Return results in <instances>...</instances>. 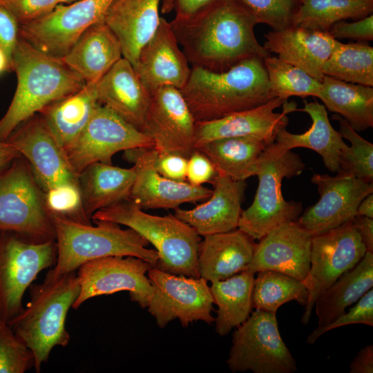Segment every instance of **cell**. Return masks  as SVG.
<instances>
[{
    "label": "cell",
    "instance_id": "74e56055",
    "mask_svg": "<svg viewBox=\"0 0 373 373\" xmlns=\"http://www.w3.org/2000/svg\"><path fill=\"white\" fill-rule=\"evenodd\" d=\"M257 273L252 295L253 308L276 313L281 305L291 300L306 305L308 292L302 281L273 270Z\"/></svg>",
    "mask_w": 373,
    "mask_h": 373
},
{
    "label": "cell",
    "instance_id": "ba28073f",
    "mask_svg": "<svg viewBox=\"0 0 373 373\" xmlns=\"http://www.w3.org/2000/svg\"><path fill=\"white\" fill-rule=\"evenodd\" d=\"M0 231L12 232L33 242L55 240L44 192L22 156L0 169Z\"/></svg>",
    "mask_w": 373,
    "mask_h": 373
},
{
    "label": "cell",
    "instance_id": "ac0fdd59",
    "mask_svg": "<svg viewBox=\"0 0 373 373\" xmlns=\"http://www.w3.org/2000/svg\"><path fill=\"white\" fill-rule=\"evenodd\" d=\"M157 151L139 147L124 151L123 158L133 164L135 177L130 200L143 209H176L182 204L207 200L212 190L178 182L162 175L156 169Z\"/></svg>",
    "mask_w": 373,
    "mask_h": 373
},
{
    "label": "cell",
    "instance_id": "30bf717a",
    "mask_svg": "<svg viewBox=\"0 0 373 373\" xmlns=\"http://www.w3.org/2000/svg\"><path fill=\"white\" fill-rule=\"evenodd\" d=\"M227 361L233 372L294 373L296 362L283 341L276 313L256 309L233 333Z\"/></svg>",
    "mask_w": 373,
    "mask_h": 373
},
{
    "label": "cell",
    "instance_id": "e0dca14e",
    "mask_svg": "<svg viewBox=\"0 0 373 373\" xmlns=\"http://www.w3.org/2000/svg\"><path fill=\"white\" fill-rule=\"evenodd\" d=\"M311 181L317 186L319 200L295 221L313 236L352 220L362 200L373 193V182L340 173H314Z\"/></svg>",
    "mask_w": 373,
    "mask_h": 373
},
{
    "label": "cell",
    "instance_id": "8fae6325",
    "mask_svg": "<svg viewBox=\"0 0 373 373\" xmlns=\"http://www.w3.org/2000/svg\"><path fill=\"white\" fill-rule=\"evenodd\" d=\"M366 251L352 220L312 236L310 269L303 282L308 292L301 318L303 324L309 323L318 296L343 273L353 268Z\"/></svg>",
    "mask_w": 373,
    "mask_h": 373
},
{
    "label": "cell",
    "instance_id": "f1b7e54d",
    "mask_svg": "<svg viewBox=\"0 0 373 373\" xmlns=\"http://www.w3.org/2000/svg\"><path fill=\"white\" fill-rule=\"evenodd\" d=\"M135 177V169L95 162L79 174L82 207L86 216L98 210L129 200Z\"/></svg>",
    "mask_w": 373,
    "mask_h": 373
},
{
    "label": "cell",
    "instance_id": "277c9868",
    "mask_svg": "<svg viewBox=\"0 0 373 373\" xmlns=\"http://www.w3.org/2000/svg\"><path fill=\"white\" fill-rule=\"evenodd\" d=\"M57 245V261L46 275L56 278L75 271L82 264L108 256H134L153 266L159 259L156 250L147 248L149 242L133 229L119 224L93 220L96 224L81 223L66 217L51 214Z\"/></svg>",
    "mask_w": 373,
    "mask_h": 373
},
{
    "label": "cell",
    "instance_id": "4dcf8cb0",
    "mask_svg": "<svg viewBox=\"0 0 373 373\" xmlns=\"http://www.w3.org/2000/svg\"><path fill=\"white\" fill-rule=\"evenodd\" d=\"M95 83L86 84L78 92L49 104L38 113L64 151L75 142L99 104Z\"/></svg>",
    "mask_w": 373,
    "mask_h": 373
},
{
    "label": "cell",
    "instance_id": "ffe728a7",
    "mask_svg": "<svg viewBox=\"0 0 373 373\" xmlns=\"http://www.w3.org/2000/svg\"><path fill=\"white\" fill-rule=\"evenodd\" d=\"M296 104L274 97L255 108L236 112L219 119L195 123L194 149L209 142L229 137H252L270 145L278 133L286 128L287 115Z\"/></svg>",
    "mask_w": 373,
    "mask_h": 373
},
{
    "label": "cell",
    "instance_id": "d4e9b609",
    "mask_svg": "<svg viewBox=\"0 0 373 373\" xmlns=\"http://www.w3.org/2000/svg\"><path fill=\"white\" fill-rule=\"evenodd\" d=\"M95 89L99 104L143 131L151 93L140 81L128 60L122 57L117 61L95 83Z\"/></svg>",
    "mask_w": 373,
    "mask_h": 373
},
{
    "label": "cell",
    "instance_id": "ab89813d",
    "mask_svg": "<svg viewBox=\"0 0 373 373\" xmlns=\"http://www.w3.org/2000/svg\"><path fill=\"white\" fill-rule=\"evenodd\" d=\"M332 119L338 122L339 133L351 144L341 151L340 171L337 173L373 182V144L359 135L341 115L336 113Z\"/></svg>",
    "mask_w": 373,
    "mask_h": 373
},
{
    "label": "cell",
    "instance_id": "7402d4cb",
    "mask_svg": "<svg viewBox=\"0 0 373 373\" xmlns=\"http://www.w3.org/2000/svg\"><path fill=\"white\" fill-rule=\"evenodd\" d=\"M135 70L151 94L164 86L180 90L186 84L191 68L164 18L161 17L155 33L141 48Z\"/></svg>",
    "mask_w": 373,
    "mask_h": 373
},
{
    "label": "cell",
    "instance_id": "f5cc1de1",
    "mask_svg": "<svg viewBox=\"0 0 373 373\" xmlns=\"http://www.w3.org/2000/svg\"><path fill=\"white\" fill-rule=\"evenodd\" d=\"M350 373L373 372V346L368 345L359 350L350 363Z\"/></svg>",
    "mask_w": 373,
    "mask_h": 373
},
{
    "label": "cell",
    "instance_id": "c3c4849f",
    "mask_svg": "<svg viewBox=\"0 0 373 373\" xmlns=\"http://www.w3.org/2000/svg\"><path fill=\"white\" fill-rule=\"evenodd\" d=\"M187 157L174 153H158L155 167L164 177L178 182L186 181Z\"/></svg>",
    "mask_w": 373,
    "mask_h": 373
},
{
    "label": "cell",
    "instance_id": "1f68e13d",
    "mask_svg": "<svg viewBox=\"0 0 373 373\" xmlns=\"http://www.w3.org/2000/svg\"><path fill=\"white\" fill-rule=\"evenodd\" d=\"M373 286V253L366 251L363 258L325 289L315 301L318 326L333 322L357 302Z\"/></svg>",
    "mask_w": 373,
    "mask_h": 373
},
{
    "label": "cell",
    "instance_id": "d6986e66",
    "mask_svg": "<svg viewBox=\"0 0 373 373\" xmlns=\"http://www.w3.org/2000/svg\"><path fill=\"white\" fill-rule=\"evenodd\" d=\"M195 120L180 90L164 86L151 94L143 133L158 153L189 157L194 149Z\"/></svg>",
    "mask_w": 373,
    "mask_h": 373
},
{
    "label": "cell",
    "instance_id": "2e32d148",
    "mask_svg": "<svg viewBox=\"0 0 373 373\" xmlns=\"http://www.w3.org/2000/svg\"><path fill=\"white\" fill-rule=\"evenodd\" d=\"M6 141L28 161L44 192L64 184L79 185V174L39 113L22 122Z\"/></svg>",
    "mask_w": 373,
    "mask_h": 373
},
{
    "label": "cell",
    "instance_id": "603a6c76",
    "mask_svg": "<svg viewBox=\"0 0 373 373\" xmlns=\"http://www.w3.org/2000/svg\"><path fill=\"white\" fill-rule=\"evenodd\" d=\"M213 189L207 200L191 209H175L174 216L186 222L200 236L224 233L238 228L245 181L233 180L217 173L211 183Z\"/></svg>",
    "mask_w": 373,
    "mask_h": 373
},
{
    "label": "cell",
    "instance_id": "11a10c76",
    "mask_svg": "<svg viewBox=\"0 0 373 373\" xmlns=\"http://www.w3.org/2000/svg\"><path fill=\"white\" fill-rule=\"evenodd\" d=\"M357 214L373 218V193L362 200L357 208Z\"/></svg>",
    "mask_w": 373,
    "mask_h": 373
},
{
    "label": "cell",
    "instance_id": "4316f807",
    "mask_svg": "<svg viewBox=\"0 0 373 373\" xmlns=\"http://www.w3.org/2000/svg\"><path fill=\"white\" fill-rule=\"evenodd\" d=\"M256 245L254 238L238 228L204 236L198 254L200 276L213 283L246 270Z\"/></svg>",
    "mask_w": 373,
    "mask_h": 373
},
{
    "label": "cell",
    "instance_id": "f6af8a7d",
    "mask_svg": "<svg viewBox=\"0 0 373 373\" xmlns=\"http://www.w3.org/2000/svg\"><path fill=\"white\" fill-rule=\"evenodd\" d=\"M19 26L26 24L52 11L59 0H1Z\"/></svg>",
    "mask_w": 373,
    "mask_h": 373
},
{
    "label": "cell",
    "instance_id": "7c38bea8",
    "mask_svg": "<svg viewBox=\"0 0 373 373\" xmlns=\"http://www.w3.org/2000/svg\"><path fill=\"white\" fill-rule=\"evenodd\" d=\"M147 273L153 287L148 311L159 327L177 318L184 327L195 321H215L211 315L213 299L203 278L174 275L155 267Z\"/></svg>",
    "mask_w": 373,
    "mask_h": 373
},
{
    "label": "cell",
    "instance_id": "f907efd6",
    "mask_svg": "<svg viewBox=\"0 0 373 373\" xmlns=\"http://www.w3.org/2000/svg\"><path fill=\"white\" fill-rule=\"evenodd\" d=\"M220 0H162L161 13L167 14L172 10L175 18L184 19L192 17L207 8Z\"/></svg>",
    "mask_w": 373,
    "mask_h": 373
},
{
    "label": "cell",
    "instance_id": "4fadbf2b",
    "mask_svg": "<svg viewBox=\"0 0 373 373\" xmlns=\"http://www.w3.org/2000/svg\"><path fill=\"white\" fill-rule=\"evenodd\" d=\"M153 146L149 136L99 104L77 139L64 151L70 166L79 174L95 162L112 164L113 156L119 151Z\"/></svg>",
    "mask_w": 373,
    "mask_h": 373
},
{
    "label": "cell",
    "instance_id": "e575fe53",
    "mask_svg": "<svg viewBox=\"0 0 373 373\" xmlns=\"http://www.w3.org/2000/svg\"><path fill=\"white\" fill-rule=\"evenodd\" d=\"M254 274L245 270L224 280L211 283L209 287L218 306L216 332L227 335L249 316L252 305Z\"/></svg>",
    "mask_w": 373,
    "mask_h": 373
},
{
    "label": "cell",
    "instance_id": "7bdbcfd3",
    "mask_svg": "<svg viewBox=\"0 0 373 373\" xmlns=\"http://www.w3.org/2000/svg\"><path fill=\"white\" fill-rule=\"evenodd\" d=\"M45 204L51 214L66 217L73 220L90 224L85 214L79 186L75 184H61L44 192Z\"/></svg>",
    "mask_w": 373,
    "mask_h": 373
},
{
    "label": "cell",
    "instance_id": "484cf974",
    "mask_svg": "<svg viewBox=\"0 0 373 373\" xmlns=\"http://www.w3.org/2000/svg\"><path fill=\"white\" fill-rule=\"evenodd\" d=\"M162 0H114L104 21L118 39L122 56L134 68L141 48L157 28Z\"/></svg>",
    "mask_w": 373,
    "mask_h": 373
},
{
    "label": "cell",
    "instance_id": "816d5d0a",
    "mask_svg": "<svg viewBox=\"0 0 373 373\" xmlns=\"http://www.w3.org/2000/svg\"><path fill=\"white\" fill-rule=\"evenodd\" d=\"M352 222L366 251L373 253V218L356 214Z\"/></svg>",
    "mask_w": 373,
    "mask_h": 373
},
{
    "label": "cell",
    "instance_id": "f546056e",
    "mask_svg": "<svg viewBox=\"0 0 373 373\" xmlns=\"http://www.w3.org/2000/svg\"><path fill=\"white\" fill-rule=\"evenodd\" d=\"M303 102L304 106L296 111L309 115L312 121L311 127L301 134L291 133L283 128L276 135L275 142L285 150L300 147L312 149L322 157L329 171L339 172L341 153L347 144L343 140L339 131L330 124L323 104L316 99L310 102L304 100Z\"/></svg>",
    "mask_w": 373,
    "mask_h": 373
},
{
    "label": "cell",
    "instance_id": "cb8c5ba5",
    "mask_svg": "<svg viewBox=\"0 0 373 373\" xmlns=\"http://www.w3.org/2000/svg\"><path fill=\"white\" fill-rule=\"evenodd\" d=\"M263 47L282 61L303 70L321 82L323 68L339 41L329 32L289 26L265 35Z\"/></svg>",
    "mask_w": 373,
    "mask_h": 373
},
{
    "label": "cell",
    "instance_id": "5bb4252c",
    "mask_svg": "<svg viewBox=\"0 0 373 373\" xmlns=\"http://www.w3.org/2000/svg\"><path fill=\"white\" fill-rule=\"evenodd\" d=\"M154 266L134 256H108L82 264L76 272L79 293L72 308L77 309L90 298L122 291L142 308L149 305L153 287L146 274Z\"/></svg>",
    "mask_w": 373,
    "mask_h": 373
},
{
    "label": "cell",
    "instance_id": "680465c9",
    "mask_svg": "<svg viewBox=\"0 0 373 373\" xmlns=\"http://www.w3.org/2000/svg\"><path fill=\"white\" fill-rule=\"evenodd\" d=\"M1 1V0H0Z\"/></svg>",
    "mask_w": 373,
    "mask_h": 373
},
{
    "label": "cell",
    "instance_id": "9a60e30c",
    "mask_svg": "<svg viewBox=\"0 0 373 373\" xmlns=\"http://www.w3.org/2000/svg\"><path fill=\"white\" fill-rule=\"evenodd\" d=\"M114 0H79L58 4L48 15L19 26V37L39 50L63 57L80 35L103 21Z\"/></svg>",
    "mask_w": 373,
    "mask_h": 373
},
{
    "label": "cell",
    "instance_id": "9c48e42d",
    "mask_svg": "<svg viewBox=\"0 0 373 373\" xmlns=\"http://www.w3.org/2000/svg\"><path fill=\"white\" fill-rule=\"evenodd\" d=\"M55 240L33 242L0 231V318L8 323L23 309V295L38 274L57 261Z\"/></svg>",
    "mask_w": 373,
    "mask_h": 373
},
{
    "label": "cell",
    "instance_id": "83f0119b",
    "mask_svg": "<svg viewBox=\"0 0 373 373\" xmlns=\"http://www.w3.org/2000/svg\"><path fill=\"white\" fill-rule=\"evenodd\" d=\"M122 56L120 43L104 21L86 30L61 57L86 84L101 79Z\"/></svg>",
    "mask_w": 373,
    "mask_h": 373
},
{
    "label": "cell",
    "instance_id": "836d02e7",
    "mask_svg": "<svg viewBox=\"0 0 373 373\" xmlns=\"http://www.w3.org/2000/svg\"><path fill=\"white\" fill-rule=\"evenodd\" d=\"M268 146L256 137H238L216 140L198 149L209 157L217 173L245 181L256 175L258 159Z\"/></svg>",
    "mask_w": 373,
    "mask_h": 373
},
{
    "label": "cell",
    "instance_id": "681fc988",
    "mask_svg": "<svg viewBox=\"0 0 373 373\" xmlns=\"http://www.w3.org/2000/svg\"><path fill=\"white\" fill-rule=\"evenodd\" d=\"M19 25L0 2V47L11 57L16 44L19 39Z\"/></svg>",
    "mask_w": 373,
    "mask_h": 373
},
{
    "label": "cell",
    "instance_id": "60d3db41",
    "mask_svg": "<svg viewBox=\"0 0 373 373\" xmlns=\"http://www.w3.org/2000/svg\"><path fill=\"white\" fill-rule=\"evenodd\" d=\"M34 366L31 350L0 318V373H24Z\"/></svg>",
    "mask_w": 373,
    "mask_h": 373
},
{
    "label": "cell",
    "instance_id": "db71d44e",
    "mask_svg": "<svg viewBox=\"0 0 373 373\" xmlns=\"http://www.w3.org/2000/svg\"><path fill=\"white\" fill-rule=\"evenodd\" d=\"M21 156L9 142L0 139V169Z\"/></svg>",
    "mask_w": 373,
    "mask_h": 373
},
{
    "label": "cell",
    "instance_id": "9f6ffc18",
    "mask_svg": "<svg viewBox=\"0 0 373 373\" xmlns=\"http://www.w3.org/2000/svg\"><path fill=\"white\" fill-rule=\"evenodd\" d=\"M12 70V57L0 47V75Z\"/></svg>",
    "mask_w": 373,
    "mask_h": 373
},
{
    "label": "cell",
    "instance_id": "ee69618b",
    "mask_svg": "<svg viewBox=\"0 0 373 373\" xmlns=\"http://www.w3.org/2000/svg\"><path fill=\"white\" fill-rule=\"evenodd\" d=\"M351 324H363L373 326V289L367 291L348 312L339 316L333 322L318 327L307 339L308 344H313L327 332Z\"/></svg>",
    "mask_w": 373,
    "mask_h": 373
},
{
    "label": "cell",
    "instance_id": "b9f144b4",
    "mask_svg": "<svg viewBox=\"0 0 373 373\" xmlns=\"http://www.w3.org/2000/svg\"><path fill=\"white\" fill-rule=\"evenodd\" d=\"M259 23L272 30H281L291 24L299 0H236Z\"/></svg>",
    "mask_w": 373,
    "mask_h": 373
},
{
    "label": "cell",
    "instance_id": "bcb514c9",
    "mask_svg": "<svg viewBox=\"0 0 373 373\" xmlns=\"http://www.w3.org/2000/svg\"><path fill=\"white\" fill-rule=\"evenodd\" d=\"M329 33L336 39H349L356 41H370L373 40V15L364 18L347 22L346 20L334 23Z\"/></svg>",
    "mask_w": 373,
    "mask_h": 373
},
{
    "label": "cell",
    "instance_id": "d6a6232c",
    "mask_svg": "<svg viewBox=\"0 0 373 373\" xmlns=\"http://www.w3.org/2000/svg\"><path fill=\"white\" fill-rule=\"evenodd\" d=\"M318 98L343 117L356 131L373 126V88L325 75Z\"/></svg>",
    "mask_w": 373,
    "mask_h": 373
},
{
    "label": "cell",
    "instance_id": "44dd1931",
    "mask_svg": "<svg viewBox=\"0 0 373 373\" xmlns=\"http://www.w3.org/2000/svg\"><path fill=\"white\" fill-rule=\"evenodd\" d=\"M312 236L296 221L281 224L260 239L246 270L276 271L303 282L310 269Z\"/></svg>",
    "mask_w": 373,
    "mask_h": 373
},
{
    "label": "cell",
    "instance_id": "52a82bcc",
    "mask_svg": "<svg viewBox=\"0 0 373 373\" xmlns=\"http://www.w3.org/2000/svg\"><path fill=\"white\" fill-rule=\"evenodd\" d=\"M300 156L274 142L261 153L256 176L258 185L252 204L242 211L238 228L254 240H260L274 229L295 221L302 204L286 201L282 193L283 178L300 175L305 169Z\"/></svg>",
    "mask_w": 373,
    "mask_h": 373
},
{
    "label": "cell",
    "instance_id": "6f0895ef",
    "mask_svg": "<svg viewBox=\"0 0 373 373\" xmlns=\"http://www.w3.org/2000/svg\"><path fill=\"white\" fill-rule=\"evenodd\" d=\"M77 1H79V0H59V4H68V3H73V2Z\"/></svg>",
    "mask_w": 373,
    "mask_h": 373
},
{
    "label": "cell",
    "instance_id": "8992f818",
    "mask_svg": "<svg viewBox=\"0 0 373 373\" xmlns=\"http://www.w3.org/2000/svg\"><path fill=\"white\" fill-rule=\"evenodd\" d=\"M91 219L112 222L135 231L152 244L159 259L155 267L171 274L199 278L200 236L173 214H149L131 200L95 212Z\"/></svg>",
    "mask_w": 373,
    "mask_h": 373
},
{
    "label": "cell",
    "instance_id": "7dc6e473",
    "mask_svg": "<svg viewBox=\"0 0 373 373\" xmlns=\"http://www.w3.org/2000/svg\"><path fill=\"white\" fill-rule=\"evenodd\" d=\"M213 164L209 157L198 149H194L187 159L186 182L194 186L211 183L216 175Z\"/></svg>",
    "mask_w": 373,
    "mask_h": 373
},
{
    "label": "cell",
    "instance_id": "7a4b0ae2",
    "mask_svg": "<svg viewBox=\"0 0 373 373\" xmlns=\"http://www.w3.org/2000/svg\"><path fill=\"white\" fill-rule=\"evenodd\" d=\"M12 70L16 74L17 87L0 119V139L3 141L46 106L78 92L86 84L61 57L46 54L20 37L12 55Z\"/></svg>",
    "mask_w": 373,
    "mask_h": 373
},
{
    "label": "cell",
    "instance_id": "6da1fadb",
    "mask_svg": "<svg viewBox=\"0 0 373 373\" xmlns=\"http://www.w3.org/2000/svg\"><path fill=\"white\" fill-rule=\"evenodd\" d=\"M170 23L192 68L220 73L245 59L270 55L256 37V19L236 0H220Z\"/></svg>",
    "mask_w": 373,
    "mask_h": 373
},
{
    "label": "cell",
    "instance_id": "d590c367",
    "mask_svg": "<svg viewBox=\"0 0 373 373\" xmlns=\"http://www.w3.org/2000/svg\"><path fill=\"white\" fill-rule=\"evenodd\" d=\"M373 12V0H299L291 26L329 32L348 19H361Z\"/></svg>",
    "mask_w": 373,
    "mask_h": 373
},
{
    "label": "cell",
    "instance_id": "f35d334b",
    "mask_svg": "<svg viewBox=\"0 0 373 373\" xmlns=\"http://www.w3.org/2000/svg\"><path fill=\"white\" fill-rule=\"evenodd\" d=\"M271 91L284 101L292 96L318 97L321 82L303 70L278 57L269 55L263 59Z\"/></svg>",
    "mask_w": 373,
    "mask_h": 373
},
{
    "label": "cell",
    "instance_id": "8d00e7d4",
    "mask_svg": "<svg viewBox=\"0 0 373 373\" xmlns=\"http://www.w3.org/2000/svg\"><path fill=\"white\" fill-rule=\"evenodd\" d=\"M323 73L345 82L373 86V47L365 41H339Z\"/></svg>",
    "mask_w": 373,
    "mask_h": 373
},
{
    "label": "cell",
    "instance_id": "5b68a950",
    "mask_svg": "<svg viewBox=\"0 0 373 373\" xmlns=\"http://www.w3.org/2000/svg\"><path fill=\"white\" fill-rule=\"evenodd\" d=\"M30 300L9 325L34 355L36 372L48 361L52 349L66 347L70 334L66 328L68 312L79 293L75 271L56 278H44L29 287Z\"/></svg>",
    "mask_w": 373,
    "mask_h": 373
},
{
    "label": "cell",
    "instance_id": "3957f363",
    "mask_svg": "<svg viewBox=\"0 0 373 373\" xmlns=\"http://www.w3.org/2000/svg\"><path fill=\"white\" fill-rule=\"evenodd\" d=\"M180 90L196 122L251 109L276 97L260 57L245 59L220 73L191 68Z\"/></svg>",
    "mask_w": 373,
    "mask_h": 373
}]
</instances>
